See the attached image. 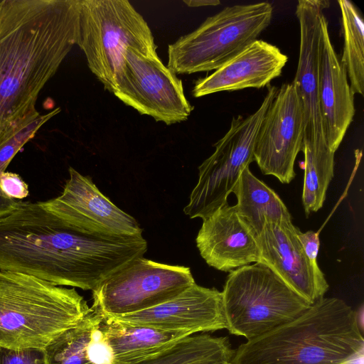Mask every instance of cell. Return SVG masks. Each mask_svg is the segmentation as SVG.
<instances>
[{
  "label": "cell",
  "mask_w": 364,
  "mask_h": 364,
  "mask_svg": "<svg viewBox=\"0 0 364 364\" xmlns=\"http://www.w3.org/2000/svg\"><path fill=\"white\" fill-rule=\"evenodd\" d=\"M272 14L269 2L225 7L168 45L167 67L175 74L215 70L257 40Z\"/></svg>",
  "instance_id": "7"
},
{
  "label": "cell",
  "mask_w": 364,
  "mask_h": 364,
  "mask_svg": "<svg viewBox=\"0 0 364 364\" xmlns=\"http://www.w3.org/2000/svg\"><path fill=\"white\" fill-rule=\"evenodd\" d=\"M233 353L227 337L192 334L137 364H218L230 362Z\"/></svg>",
  "instance_id": "21"
},
{
  "label": "cell",
  "mask_w": 364,
  "mask_h": 364,
  "mask_svg": "<svg viewBox=\"0 0 364 364\" xmlns=\"http://www.w3.org/2000/svg\"><path fill=\"white\" fill-rule=\"evenodd\" d=\"M141 235L87 232L45 208L16 201L0 215V270L35 277L57 286L94 291L112 274L144 257Z\"/></svg>",
  "instance_id": "1"
},
{
  "label": "cell",
  "mask_w": 364,
  "mask_h": 364,
  "mask_svg": "<svg viewBox=\"0 0 364 364\" xmlns=\"http://www.w3.org/2000/svg\"><path fill=\"white\" fill-rule=\"evenodd\" d=\"M221 293L226 329L247 340L291 321L311 305L261 262L230 271Z\"/></svg>",
  "instance_id": "6"
},
{
  "label": "cell",
  "mask_w": 364,
  "mask_h": 364,
  "mask_svg": "<svg viewBox=\"0 0 364 364\" xmlns=\"http://www.w3.org/2000/svg\"><path fill=\"white\" fill-rule=\"evenodd\" d=\"M232 193L237 198V213L256 235L268 222L291 220L279 195L246 167L241 173Z\"/></svg>",
  "instance_id": "20"
},
{
  "label": "cell",
  "mask_w": 364,
  "mask_h": 364,
  "mask_svg": "<svg viewBox=\"0 0 364 364\" xmlns=\"http://www.w3.org/2000/svg\"><path fill=\"white\" fill-rule=\"evenodd\" d=\"M110 318L124 323L190 334L226 329L221 291L196 283L158 306Z\"/></svg>",
  "instance_id": "14"
},
{
  "label": "cell",
  "mask_w": 364,
  "mask_h": 364,
  "mask_svg": "<svg viewBox=\"0 0 364 364\" xmlns=\"http://www.w3.org/2000/svg\"><path fill=\"white\" fill-rule=\"evenodd\" d=\"M69 175L60 196L40 202L45 208L87 232L109 236L141 235L137 221L102 194L89 176L72 167Z\"/></svg>",
  "instance_id": "12"
},
{
  "label": "cell",
  "mask_w": 364,
  "mask_h": 364,
  "mask_svg": "<svg viewBox=\"0 0 364 364\" xmlns=\"http://www.w3.org/2000/svg\"><path fill=\"white\" fill-rule=\"evenodd\" d=\"M16 203V200L8 197L0 186V215L13 209Z\"/></svg>",
  "instance_id": "30"
},
{
  "label": "cell",
  "mask_w": 364,
  "mask_h": 364,
  "mask_svg": "<svg viewBox=\"0 0 364 364\" xmlns=\"http://www.w3.org/2000/svg\"><path fill=\"white\" fill-rule=\"evenodd\" d=\"M304 137L303 107L295 88L284 83L264 115L254 146V161L264 175L289 183L296 176L294 164Z\"/></svg>",
  "instance_id": "11"
},
{
  "label": "cell",
  "mask_w": 364,
  "mask_h": 364,
  "mask_svg": "<svg viewBox=\"0 0 364 364\" xmlns=\"http://www.w3.org/2000/svg\"><path fill=\"white\" fill-rule=\"evenodd\" d=\"M112 93L141 114L166 125L186 121L193 109L181 80L159 55H145L132 48L124 55Z\"/></svg>",
  "instance_id": "10"
},
{
  "label": "cell",
  "mask_w": 364,
  "mask_h": 364,
  "mask_svg": "<svg viewBox=\"0 0 364 364\" xmlns=\"http://www.w3.org/2000/svg\"><path fill=\"white\" fill-rule=\"evenodd\" d=\"M277 92L268 91L259 108L247 117H233L229 130L215 144L214 152L198 167V181L183 212L191 218L205 219L228 203L242 171L254 161V146L261 122Z\"/></svg>",
  "instance_id": "8"
},
{
  "label": "cell",
  "mask_w": 364,
  "mask_h": 364,
  "mask_svg": "<svg viewBox=\"0 0 364 364\" xmlns=\"http://www.w3.org/2000/svg\"><path fill=\"white\" fill-rule=\"evenodd\" d=\"M342 18L343 49L341 62L343 65L354 94L364 92V21L354 4L338 1Z\"/></svg>",
  "instance_id": "23"
},
{
  "label": "cell",
  "mask_w": 364,
  "mask_h": 364,
  "mask_svg": "<svg viewBox=\"0 0 364 364\" xmlns=\"http://www.w3.org/2000/svg\"><path fill=\"white\" fill-rule=\"evenodd\" d=\"M200 256L222 272L260 262L257 237L228 203L203 220L196 239Z\"/></svg>",
  "instance_id": "16"
},
{
  "label": "cell",
  "mask_w": 364,
  "mask_h": 364,
  "mask_svg": "<svg viewBox=\"0 0 364 364\" xmlns=\"http://www.w3.org/2000/svg\"><path fill=\"white\" fill-rule=\"evenodd\" d=\"M0 364H46L43 350L0 347Z\"/></svg>",
  "instance_id": "27"
},
{
  "label": "cell",
  "mask_w": 364,
  "mask_h": 364,
  "mask_svg": "<svg viewBox=\"0 0 364 364\" xmlns=\"http://www.w3.org/2000/svg\"><path fill=\"white\" fill-rule=\"evenodd\" d=\"M328 6L329 1L326 0H299L296 7L300 44L292 84L304 111V141L316 146L327 145L318 107V85L321 20Z\"/></svg>",
  "instance_id": "15"
},
{
  "label": "cell",
  "mask_w": 364,
  "mask_h": 364,
  "mask_svg": "<svg viewBox=\"0 0 364 364\" xmlns=\"http://www.w3.org/2000/svg\"><path fill=\"white\" fill-rule=\"evenodd\" d=\"M287 56L275 46L255 40L212 74L198 79L193 88L195 97L245 88H262L279 77Z\"/></svg>",
  "instance_id": "18"
},
{
  "label": "cell",
  "mask_w": 364,
  "mask_h": 364,
  "mask_svg": "<svg viewBox=\"0 0 364 364\" xmlns=\"http://www.w3.org/2000/svg\"><path fill=\"white\" fill-rule=\"evenodd\" d=\"M291 220L268 222L257 236L260 262L310 304L324 296L328 284L306 256Z\"/></svg>",
  "instance_id": "13"
},
{
  "label": "cell",
  "mask_w": 364,
  "mask_h": 364,
  "mask_svg": "<svg viewBox=\"0 0 364 364\" xmlns=\"http://www.w3.org/2000/svg\"><path fill=\"white\" fill-rule=\"evenodd\" d=\"M103 315L92 306V311L77 326L72 328L49 343L44 349L46 364H91L86 348L92 329Z\"/></svg>",
  "instance_id": "24"
},
{
  "label": "cell",
  "mask_w": 364,
  "mask_h": 364,
  "mask_svg": "<svg viewBox=\"0 0 364 364\" xmlns=\"http://www.w3.org/2000/svg\"><path fill=\"white\" fill-rule=\"evenodd\" d=\"M114 355V364H137L164 350L186 332L127 323L104 316L100 323Z\"/></svg>",
  "instance_id": "19"
},
{
  "label": "cell",
  "mask_w": 364,
  "mask_h": 364,
  "mask_svg": "<svg viewBox=\"0 0 364 364\" xmlns=\"http://www.w3.org/2000/svg\"><path fill=\"white\" fill-rule=\"evenodd\" d=\"M341 364H364V352L360 353L351 360Z\"/></svg>",
  "instance_id": "32"
},
{
  "label": "cell",
  "mask_w": 364,
  "mask_h": 364,
  "mask_svg": "<svg viewBox=\"0 0 364 364\" xmlns=\"http://www.w3.org/2000/svg\"><path fill=\"white\" fill-rule=\"evenodd\" d=\"M0 186L3 192L13 199H22L29 193L26 183L14 173L5 171L0 174Z\"/></svg>",
  "instance_id": "28"
},
{
  "label": "cell",
  "mask_w": 364,
  "mask_h": 364,
  "mask_svg": "<svg viewBox=\"0 0 364 364\" xmlns=\"http://www.w3.org/2000/svg\"><path fill=\"white\" fill-rule=\"evenodd\" d=\"M60 112V108L58 107L46 114L37 112L14 124L0 134V174L6 171L14 156L40 127Z\"/></svg>",
  "instance_id": "25"
},
{
  "label": "cell",
  "mask_w": 364,
  "mask_h": 364,
  "mask_svg": "<svg viewBox=\"0 0 364 364\" xmlns=\"http://www.w3.org/2000/svg\"><path fill=\"white\" fill-rule=\"evenodd\" d=\"M91 311L75 288L0 270V347L43 350Z\"/></svg>",
  "instance_id": "4"
},
{
  "label": "cell",
  "mask_w": 364,
  "mask_h": 364,
  "mask_svg": "<svg viewBox=\"0 0 364 364\" xmlns=\"http://www.w3.org/2000/svg\"><path fill=\"white\" fill-rule=\"evenodd\" d=\"M364 352L355 311L322 297L299 316L234 350L232 364H341Z\"/></svg>",
  "instance_id": "3"
},
{
  "label": "cell",
  "mask_w": 364,
  "mask_h": 364,
  "mask_svg": "<svg viewBox=\"0 0 364 364\" xmlns=\"http://www.w3.org/2000/svg\"><path fill=\"white\" fill-rule=\"evenodd\" d=\"M100 323L91 332L86 348L87 358L91 364H114L112 349Z\"/></svg>",
  "instance_id": "26"
},
{
  "label": "cell",
  "mask_w": 364,
  "mask_h": 364,
  "mask_svg": "<svg viewBox=\"0 0 364 364\" xmlns=\"http://www.w3.org/2000/svg\"><path fill=\"white\" fill-rule=\"evenodd\" d=\"M196 283L191 269L144 257L131 262L92 291V307L104 316L139 312L163 304Z\"/></svg>",
  "instance_id": "9"
},
{
  "label": "cell",
  "mask_w": 364,
  "mask_h": 364,
  "mask_svg": "<svg viewBox=\"0 0 364 364\" xmlns=\"http://www.w3.org/2000/svg\"><path fill=\"white\" fill-rule=\"evenodd\" d=\"M304 155L302 204L306 215L321 209L333 177L334 154L328 145L316 146L303 141Z\"/></svg>",
  "instance_id": "22"
},
{
  "label": "cell",
  "mask_w": 364,
  "mask_h": 364,
  "mask_svg": "<svg viewBox=\"0 0 364 364\" xmlns=\"http://www.w3.org/2000/svg\"><path fill=\"white\" fill-rule=\"evenodd\" d=\"M77 45L90 71L112 93L129 48L158 55L150 27L127 0H82Z\"/></svg>",
  "instance_id": "5"
},
{
  "label": "cell",
  "mask_w": 364,
  "mask_h": 364,
  "mask_svg": "<svg viewBox=\"0 0 364 364\" xmlns=\"http://www.w3.org/2000/svg\"><path fill=\"white\" fill-rule=\"evenodd\" d=\"M354 95L346 69L332 45L323 14L321 20L318 100L324 137L334 153L353 119Z\"/></svg>",
  "instance_id": "17"
},
{
  "label": "cell",
  "mask_w": 364,
  "mask_h": 364,
  "mask_svg": "<svg viewBox=\"0 0 364 364\" xmlns=\"http://www.w3.org/2000/svg\"><path fill=\"white\" fill-rule=\"evenodd\" d=\"M296 234L302 249L309 260L314 265H318L317 263V257L320 248V240L318 232H314L313 230L302 232L298 229Z\"/></svg>",
  "instance_id": "29"
},
{
  "label": "cell",
  "mask_w": 364,
  "mask_h": 364,
  "mask_svg": "<svg viewBox=\"0 0 364 364\" xmlns=\"http://www.w3.org/2000/svg\"><path fill=\"white\" fill-rule=\"evenodd\" d=\"M183 2L191 7L217 6L220 4L218 0H184Z\"/></svg>",
  "instance_id": "31"
},
{
  "label": "cell",
  "mask_w": 364,
  "mask_h": 364,
  "mask_svg": "<svg viewBox=\"0 0 364 364\" xmlns=\"http://www.w3.org/2000/svg\"><path fill=\"white\" fill-rule=\"evenodd\" d=\"M218 364H232L230 362H224V363H218Z\"/></svg>",
  "instance_id": "33"
},
{
  "label": "cell",
  "mask_w": 364,
  "mask_h": 364,
  "mask_svg": "<svg viewBox=\"0 0 364 364\" xmlns=\"http://www.w3.org/2000/svg\"><path fill=\"white\" fill-rule=\"evenodd\" d=\"M82 0L0 1V134L38 112L46 83L77 44Z\"/></svg>",
  "instance_id": "2"
}]
</instances>
